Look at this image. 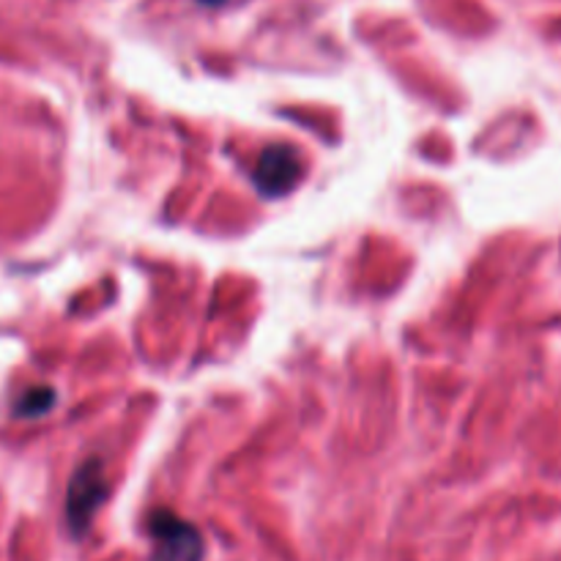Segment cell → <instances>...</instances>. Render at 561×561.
<instances>
[{"mask_svg":"<svg viewBox=\"0 0 561 561\" xmlns=\"http://www.w3.org/2000/svg\"><path fill=\"white\" fill-rule=\"evenodd\" d=\"M148 535L153 540L148 561H203L206 557V542L197 526L170 510H153L148 515Z\"/></svg>","mask_w":561,"mask_h":561,"instance_id":"cell-1","label":"cell"},{"mask_svg":"<svg viewBox=\"0 0 561 561\" xmlns=\"http://www.w3.org/2000/svg\"><path fill=\"white\" fill-rule=\"evenodd\" d=\"M104 499H107V480H104L102 463L96 458L85 460L75 471L69 491H66V524H69L71 535H85Z\"/></svg>","mask_w":561,"mask_h":561,"instance_id":"cell-2","label":"cell"},{"mask_svg":"<svg viewBox=\"0 0 561 561\" xmlns=\"http://www.w3.org/2000/svg\"><path fill=\"white\" fill-rule=\"evenodd\" d=\"M301 179L299 153L288 146H268L261 153L255 168V186L266 197L285 195L294 190Z\"/></svg>","mask_w":561,"mask_h":561,"instance_id":"cell-3","label":"cell"},{"mask_svg":"<svg viewBox=\"0 0 561 561\" xmlns=\"http://www.w3.org/2000/svg\"><path fill=\"white\" fill-rule=\"evenodd\" d=\"M58 394L53 392L49 387H31L20 400L14 403V414L16 416H38L47 414L49 409L55 405Z\"/></svg>","mask_w":561,"mask_h":561,"instance_id":"cell-4","label":"cell"},{"mask_svg":"<svg viewBox=\"0 0 561 561\" xmlns=\"http://www.w3.org/2000/svg\"><path fill=\"white\" fill-rule=\"evenodd\" d=\"M201 3H206V5H219V3H225V0H201Z\"/></svg>","mask_w":561,"mask_h":561,"instance_id":"cell-5","label":"cell"}]
</instances>
